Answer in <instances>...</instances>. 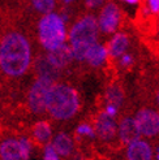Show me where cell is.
I'll list each match as a JSON object with an SVG mask.
<instances>
[{"label":"cell","instance_id":"obj_1","mask_svg":"<svg viewBox=\"0 0 159 160\" xmlns=\"http://www.w3.org/2000/svg\"><path fill=\"white\" fill-rule=\"evenodd\" d=\"M31 62L28 39L18 31H9L0 41V69L9 77H21Z\"/></svg>","mask_w":159,"mask_h":160},{"label":"cell","instance_id":"obj_2","mask_svg":"<svg viewBox=\"0 0 159 160\" xmlns=\"http://www.w3.org/2000/svg\"><path fill=\"white\" fill-rule=\"evenodd\" d=\"M80 108L77 91L68 85H54L47 97L46 111L56 120H68L73 117Z\"/></svg>","mask_w":159,"mask_h":160},{"label":"cell","instance_id":"obj_3","mask_svg":"<svg viewBox=\"0 0 159 160\" xmlns=\"http://www.w3.org/2000/svg\"><path fill=\"white\" fill-rule=\"evenodd\" d=\"M98 38V21L93 16H86L82 17L69 33L70 48L73 52V59L82 61L89 51V48L97 43Z\"/></svg>","mask_w":159,"mask_h":160},{"label":"cell","instance_id":"obj_4","mask_svg":"<svg viewBox=\"0 0 159 160\" xmlns=\"http://www.w3.org/2000/svg\"><path fill=\"white\" fill-rule=\"evenodd\" d=\"M39 42L47 51H52L65 43L67 30L65 22L56 13H47L38 23Z\"/></svg>","mask_w":159,"mask_h":160},{"label":"cell","instance_id":"obj_5","mask_svg":"<svg viewBox=\"0 0 159 160\" xmlns=\"http://www.w3.org/2000/svg\"><path fill=\"white\" fill-rule=\"evenodd\" d=\"M54 85V81L43 77H38V79L33 83L28 95V104L33 113L39 115L46 111L47 97H49L50 90L52 89Z\"/></svg>","mask_w":159,"mask_h":160},{"label":"cell","instance_id":"obj_6","mask_svg":"<svg viewBox=\"0 0 159 160\" xmlns=\"http://www.w3.org/2000/svg\"><path fill=\"white\" fill-rule=\"evenodd\" d=\"M134 121L141 134L146 137H154L159 133V113L153 109L140 111Z\"/></svg>","mask_w":159,"mask_h":160},{"label":"cell","instance_id":"obj_7","mask_svg":"<svg viewBox=\"0 0 159 160\" xmlns=\"http://www.w3.org/2000/svg\"><path fill=\"white\" fill-rule=\"evenodd\" d=\"M121 13L115 3H108L99 16L98 26L103 33H114L120 23Z\"/></svg>","mask_w":159,"mask_h":160},{"label":"cell","instance_id":"obj_8","mask_svg":"<svg viewBox=\"0 0 159 160\" xmlns=\"http://www.w3.org/2000/svg\"><path fill=\"white\" fill-rule=\"evenodd\" d=\"M117 133V126L114 117H110L105 112L100 113L95 121V135L103 141H111Z\"/></svg>","mask_w":159,"mask_h":160},{"label":"cell","instance_id":"obj_9","mask_svg":"<svg viewBox=\"0 0 159 160\" xmlns=\"http://www.w3.org/2000/svg\"><path fill=\"white\" fill-rule=\"evenodd\" d=\"M46 58L49 59L50 62L54 64L56 68L61 69V68L67 67L68 64L73 60V52H72L70 46L63 43L60 47H58V48L49 51V55H47Z\"/></svg>","mask_w":159,"mask_h":160},{"label":"cell","instance_id":"obj_10","mask_svg":"<svg viewBox=\"0 0 159 160\" xmlns=\"http://www.w3.org/2000/svg\"><path fill=\"white\" fill-rule=\"evenodd\" d=\"M126 158H128V160H151L153 150L145 141L137 139L128 145Z\"/></svg>","mask_w":159,"mask_h":160},{"label":"cell","instance_id":"obj_11","mask_svg":"<svg viewBox=\"0 0 159 160\" xmlns=\"http://www.w3.org/2000/svg\"><path fill=\"white\" fill-rule=\"evenodd\" d=\"M119 135H120V138L124 143H126V145H129V143L134 142L140 139V130L137 128V124L136 121H134V118L132 117H126L124 118L120 126H119Z\"/></svg>","mask_w":159,"mask_h":160},{"label":"cell","instance_id":"obj_12","mask_svg":"<svg viewBox=\"0 0 159 160\" xmlns=\"http://www.w3.org/2000/svg\"><path fill=\"white\" fill-rule=\"evenodd\" d=\"M35 72L39 77H43V78H49L51 81H56L60 76V69L56 68L54 64L50 62V60L43 56V58H38L35 61Z\"/></svg>","mask_w":159,"mask_h":160},{"label":"cell","instance_id":"obj_13","mask_svg":"<svg viewBox=\"0 0 159 160\" xmlns=\"http://www.w3.org/2000/svg\"><path fill=\"white\" fill-rule=\"evenodd\" d=\"M0 159L2 160H22L18 139L7 138L0 143Z\"/></svg>","mask_w":159,"mask_h":160},{"label":"cell","instance_id":"obj_14","mask_svg":"<svg viewBox=\"0 0 159 160\" xmlns=\"http://www.w3.org/2000/svg\"><path fill=\"white\" fill-rule=\"evenodd\" d=\"M128 46H129L128 35L124 33H119L110 41L108 47H107V52L110 56H112V58H120L126 51Z\"/></svg>","mask_w":159,"mask_h":160},{"label":"cell","instance_id":"obj_15","mask_svg":"<svg viewBox=\"0 0 159 160\" xmlns=\"http://www.w3.org/2000/svg\"><path fill=\"white\" fill-rule=\"evenodd\" d=\"M107 56H108V52L105 46L94 43L89 48V51H87L85 60H87V62H89L91 67H100L102 64L107 60Z\"/></svg>","mask_w":159,"mask_h":160},{"label":"cell","instance_id":"obj_16","mask_svg":"<svg viewBox=\"0 0 159 160\" xmlns=\"http://www.w3.org/2000/svg\"><path fill=\"white\" fill-rule=\"evenodd\" d=\"M52 147L61 156H69L73 151V141L65 133H59L52 141Z\"/></svg>","mask_w":159,"mask_h":160},{"label":"cell","instance_id":"obj_17","mask_svg":"<svg viewBox=\"0 0 159 160\" xmlns=\"http://www.w3.org/2000/svg\"><path fill=\"white\" fill-rule=\"evenodd\" d=\"M33 137L34 139L41 143V145H47L52 137V129L51 125L47 121H39L33 126Z\"/></svg>","mask_w":159,"mask_h":160},{"label":"cell","instance_id":"obj_18","mask_svg":"<svg viewBox=\"0 0 159 160\" xmlns=\"http://www.w3.org/2000/svg\"><path fill=\"white\" fill-rule=\"evenodd\" d=\"M106 99H107V104L119 107L124 100V94L123 90L119 86H111L107 90L106 94Z\"/></svg>","mask_w":159,"mask_h":160},{"label":"cell","instance_id":"obj_19","mask_svg":"<svg viewBox=\"0 0 159 160\" xmlns=\"http://www.w3.org/2000/svg\"><path fill=\"white\" fill-rule=\"evenodd\" d=\"M31 4L38 12L41 13H50L55 7V0H31Z\"/></svg>","mask_w":159,"mask_h":160},{"label":"cell","instance_id":"obj_20","mask_svg":"<svg viewBox=\"0 0 159 160\" xmlns=\"http://www.w3.org/2000/svg\"><path fill=\"white\" fill-rule=\"evenodd\" d=\"M20 150H21V159L22 160H29L30 152H31V142L26 137H20Z\"/></svg>","mask_w":159,"mask_h":160},{"label":"cell","instance_id":"obj_21","mask_svg":"<svg viewBox=\"0 0 159 160\" xmlns=\"http://www.w3.org/2000/svg\"><path fill=\"white\" fill-rule=\"evenodd\" d=\"M43 160H60L59 154L55 151L51 143L44 145V151H43Z\"/></svg>","mask_w":159,"mask_h":160},{"label":"cell","instance_id":"obj_22","mask_svg":"<svg viewBox=\"0 0 159 160\" xmlns=\"http://www.w3.org/2000/svg\"><path fill=\"white\" fill-rule=\"evenodd\" d=\"M76 134H78V135H87V137H90V138L95 137V132H94V129L89 124H81L77 128Z\"/></svg>","mask_w":159,"mask_h":160},{"label":"cell","instance_id":"obj_23","mask_svg":"<svg viewBox=\"0 0 159 160\" xmlns=\"http://www.w3.org/2000/svg\"><path fill=\"white\" fill-rule=\"evenodd\" d=\"M146 3L153 13H159V0H146Z\"/></svg>","mask_w":159,"mask_h":160},{"label":"cell","instance_id":"obj_24","mask_svg":"<svg viewBox=\"0 0 159 160\" xmlns=\"http://www.w3.org/2000/svg\"><path fill=\"white\" fill-rule=\"evenodd\" d=\"M132 62H133V59H132L131 55L123 53V55L120 56V65H123V67H129Z\"/></svg>","mask_w":159,"mask_h":160},{"label":"cell","instance_id":"obj_25","mask_svg":"<svg viewBox=\"0 0 159 160\" xmlns=\"http://www.w3.org/2000/svg\"><path fill=\"white\" fill-rule=\"evenodd\" d=\"M105 113H106V115H108L110 117H115V116H116V113H117V107L111 106V104H107Z\"/></svg>","mask_w":159,"mask_h":160},{"label":"cell","instance_id":"obj_26","mask_svg":"<svg viewBox=\"0 0 159 160\" xmlns=\"http://www.w3.org/2000/svg\"><path fill=\"white\" fill-rule=\"evenodd\" d=\"M105 0H86V5L90 7V8H97L99 7Z\"/></svg>","mask_w":159,"mask_h":160},{"label":"cell","instance_id":"obj_27","mask_svg":"<svg viewBox=\"0 0 159 160\" xmlns=\"http://www.w3.org/2000/svg\"><path fill=\"white\" fill-rule=\"evenodd\" d=\"M123 2L128 3V4H137V3H140V0H123Z\"/></svg>","mask_w":159,"mask_h":160},{"label":"cell","instance_id":"obj_28","mask_svg":"<svg viewBox=\"0 0 159 160\" xmlns=\"http://www.w3.org/2000/svg\"><path fill=\"white\" fill-rule=\"evenodd\" d=\"M73 160H82V158H81V156H74Z\"/></svg>","mask_w":159,"mask_h":160},{"label":"cell","instance_id":"obj_29","mask_svg":"<svg viewBox=\"0 0 159 160\" xmlns=\"http://www.w3.org/2000/svg\"><path fill=\"white\" fill-rule=\"evenodd\" d=\"M156 159L159 160V148H158V154H156Z\"/></svg>","mask_w":159,"mask_h":160},{"label":"cell","instance_id":"obj_30","mask_svg":"<svg viewBox=\"0 0 159 160\" xmlns=\"http://www.w3.org/2000/svg\"><path fill=\"white\" fill-rule=\"evenodd\" d=\"M64 2H65V3H69V2H72V0H64Z\"/></svg>","mask_w":159,"mask_h":160},{"label":"cell","instance_id":"obj_31","mask_svg":"<svg viewBox=\"0 0 159 160\" xmlns=\"http://www.w3.org/2000/svg\"><path fill=\"white\" fill-rule=\"evenodd\" d=\"M158 103H159V92H158Z\"/></svg>","mask_w":159,"mask_h":160}]
</instances>
